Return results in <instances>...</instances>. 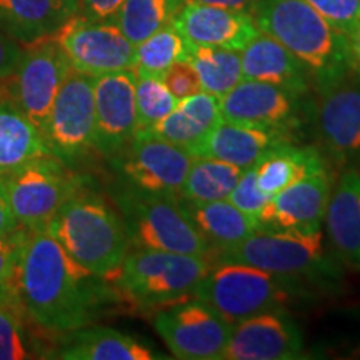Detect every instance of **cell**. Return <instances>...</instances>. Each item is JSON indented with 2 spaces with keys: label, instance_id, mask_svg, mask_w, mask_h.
Listing matches in <instances>:
<instances>
[{
  "label": "cell",
  "instance_id": "15",
  "mask_svg": "<svg viewBox=\"0 0 360 360\" xmlns=\"http://www.w3.org/2000/svg\"><path fill=\"white\" fill-rule=\"evenodd\" d=\"M300 97L277 85L244 79L219 98L220 115L227 122L290 132L300 124Z\"/></svg>",
  "mask_w": 360,
  "mask_h": 360
},
{
  "label": "cell",
  "instance_id": "6",
  "mask_svg": "<svg viewBox=\"0 0 360 360\" xmlns=\"http://www.w3.org/2000/svg\"><path fill=\"white\" fill-rule=\"evenodd\" d=\"M283 278L254 265L219 262L205 274L192 297L233 326L254 315L282 310L290 300Z\"/></svg>",
  "mask_w": 360,
  "mask_h": 360
},
{
  "label": "cell",
  "instance_id": "7",
  "mask_svg": "<svg viewBox=\"0 0 360 360\" xmlns=\"http://www.w3.org/2000/svg\"><path fill=\"white\" fill-rule=\"evenodd\" d=\"M82 188L80 177L56 155H40L0 175V191L24 229H42Z\"/></svg>",
  "mask_w": 360,
  "mask_h": 360
},
{
  "label": "cell",
  "instance_id": "5",
  "mask_svg": "<svg viewBox=\"0 0 360 360\" xmlns=\"http://www.w3.org/2000/svg\"><path fill=\"white\" fill-rule=\"evenodd\" d=\"M212 262L195 255L135 249L125 255L114 282L134 302L167 307L193 295Z\"/></svg>",
  "mask_w": 360,
  "mask_h": 360
},
{
  "label": "cell",
  "instance_id": "41",
  "mask_svg": "<svg viewBox=\"0 0 360 360\" xmlns=\"http://www.w3.org/2000/svg\"><path fill=\"white\" fill-rule=\"evenodd\" d=\"M187 2L205 4V6L231 8V11H240V12H249L250 13L257 0H187Z\"/></svg>",
  "mask_w": 360,
  "mask_h": 360
},
{
  "label": "cell",
  "instance_id": "3",
  "mask_svg": "<svg viewBox=\"0 0 360 360\" xmlns=\"http://www.w3.org/2000/svg\"><path fill=\"white\" fill-rule=\"evenodd\" d=\"M45 229L75 262L103 281H114L130 250L122 215L101 195L82 188L57 210Z\"/></svg>",
  "mask_w": 360,
  "mask_h": 360
},
{
  "label": "cell",
  "instance_id": "37",
  "mask_svg": "<svg viewBox=\"0 0 360 360\" xmlns=\"http://www.w3.org/2000/svg\"><path fill=\"white\" fill-rule=\"evenodd\" d=\"M24 236V227L0 236V290H7L12 285Z\"/></svg>",
  "mask_w": 360,
  "mask_h": 360
},
{
  "label": "cell",
  "instance_id": "42",
  "mask_svg": "<svg viewBox=\"0 0 360 360\" xmlns=\"http://www.w3.org/2000/svg\"><path fill=\"white\" fill-rule=\"evenodd\" d=\"M20 225H19V222H17V219L13 217L7 199L4 197L2 191H0V236L17 231Z\"/></svg>",
  "mask_w": 360,
  "mask_h": 360
},
{
  "label": "cell",
  "instance_id": "24",
  "mask_svg": "<svg viewBox=\"0 0 360 360\" xmlns=\"http://www.w3.org/2000/svg\"><path fill=\"white\" fill-rule=\"evenodd\" d=\"M53 359L64 360H152L154 350L132 335L107 327L77 328L70 332Z\"/></svg>",
  "mask_w": 360,
  "mask_h": 360
},
{
  "label": "cell",
  "instance_id": "16",
  "mask_svg": "<svg viewBox=\"0 0 360 360\" xmlns=\"http://www.w3.org/2000/svg\"><path fill=\"white\" fill-rule=\"evenodd\" d=\"M304 339L282 312H264L233 323L222 360H290L300 357Z\"/></svg>",
  "mask_w": 360,
  "mask_h": 360
},
{
  "label": "cell",
  "instance_id": "27",
  "mask_svg": "<svg viewBox=\"0 0 360 360\" xmlns=\"http://www.w3.org/2000/svg\"><path fill=\"white\" fill-rule=\"evenodd\" d=\"M70 17L57 0H0V29L22 45L56 34Z\"/></svg>",
  "mask_w": 360,
  "mask_h": 360
},
{
  "label": "cell",
  "instance_id": "21",
  "mask_svg": "<svg viewBox=\"0 0 360 360\" xmlns=\"http://www.w3.org/2000/svg\"><path fill=\"white\" fill-rule=\"evenodd\" d=\"M242 75L305 96L310 89L309 70L290 51L270 35L259 32L240 51Z\"/></svg>",
  "mask_w": 360,
  "mask_h": 360
},
{
  "label": "cell",
  "instance_id": "31",
  "mask_svg": "<svg viewBox=\"0 0 360 360\" xmlns=\"http://www.w3.org/2000/svg\"><path fill=\"white\" fill-rule=\"evenodd\" d=\"M187 0H125L114 24L134 45L172 24Z\"/></svg>",
  "mask_w": 360,
  "mask_h": 360
},
{
  "label": "cell",
  "instance_id": "9",
  "mask_svg": "<svg viewBox=\"0 0 360 360\" xmlns=\"http://www.w3.org/2000/svg\"><path fill=\"white\" fill-rule=\"evenodd\" d=\"M219 262L247 264L278 277H310L326 272L322 229L281 231L257 229L244 242L219 255Z\"/></svg>",
  "mask_w": 360,
  "mask_h": 360
},
{
  "label": "cell",
  "instance_id": "13",
  "mask_svg": "<svg viewBox=\"0 0 360 360\" xmlns=\"http://www.w3.org/2000/svg\"><path fill=\"white\" fill-rule=\"evenodd\" d=\"M119 167L132 187L160 195L180 197L193 155L157 135L137 130L120 152Z\"/></svg>",
  "mask_w": 360,
  "mask_h": 360
},
{
  "label": "cell",
  "instance_id": "38",
  "mask_svg": "<svg viewBox=\"0 0 360 360\" xmlns=\"http://www.w3.org/2000/svg\"><path fill=\"white\" fill-rule=\"evenodd\" d=\"M162 82L167 85L170 94L182 101V98L191 97L193 94L202 92L199 77L188 60H179L172 67H169L167 72L162 75Z\"/></svg>",
  "mask_w": 360,
  "mask_h": 360
},
{
  "label": "cell",
  "instance_id": "11",
  "mask_svg": "<svg viewBox=\"0 0 360 360\" xmlns=\"http://www.w3.org/2000/svg\"><path fill=\"white\" fill-rule=\"evenodd\" d=\"M42 137L49 152L60 160H72L94 148L96 139V101L94 77L72 69L58 90Z\"/></svg>",
  "mask_w": 360,
  "mask_h": 360
},
{
  "label": "cell",
  "instance_id": "17",
  "mask_svg": "<svg viewBox=\"0 0 360 360\" xmlns=\"http://www.w3.org/2000/svg\"><path fill=\"white\" fill-rule=\"evenodd\" d=\"M172 24L192 47L240 52L260 30L249 12L186 2Z\"/></svg>",
  "mask_w": 360,
  "mask_h": 360
},
{
  "label": "cell",
  "instance_id": "19",
  "mask_svg": "<svg viewBox=\"0 0 360 360\" xmlns=\"http://www.w3.org/2000/svg\"><path fill=\"white\" fill-rule=\"evenodd\" d=\"M332 195L328 169L309 175L270 199L260 229L319 231Z\"/></svg>",
  "mask_w": 360,
  "mask_h": 360
},
{
  "label": "cell",
  "instance_id": "2",
  "mask_svg": "<svg viewBox=\"0 0 360 360\" xmlns=\"http://www.w3.org/2000/svg\"><path fill=\"white\" fill-rule=\"evenodd\" d=\"M250 13L260 32L302 62L317 90L354 74L349 37L305 0H257Z\"/></svg>",
  "mask_w": 360,
  "mask_h": 360
},
{
  "label": "cell",
  "instance_id": "8",
  "mask_svg": "<svg viewBox=\"0 0 360 360\" xmlns=\"http://www.w3.org/2000/svg\"><path fill=\"white\" fill-rule=\"evenodd\" d=\"M70 70L69 58L53 34L25 44L15 70L0 79V101L20 110L42 132Z\"/></svg>",
  "mask_w": 360,
  "mask_h": 360
},
{
  "label": "cell",
  "instance_id": "36",
  "mask_svg": "<svg viewBox=\"0 0 360 360\" xmlns=\"http://www.w3.org/2000/svg\"><path fill=\"white\" fill-rule=\"evenodd\" d=\"M305 2L347 37L360 20V0H305Z\"/></svg>",
  "mask_w": 360,
  "mask_h": 360
},
{
  "label": "cell",
  "instance_id": "39",
  "mask_svg": "<svg viewBox=\"0 0 360 360\" xmlns=\"http://www.w3.org/2000/svg\"><path fill=\"white\" fill-rule=\"evenodd\" d=\"M125 0H79L75 15L92 22H114Z\"/></svg>",
  "mask_w": 360,
  "mask_h": 360
},
{
  "label": "cell",
  "instance_id": "28",
  "mask_svg": "<svg viewBox=\"0 0 360 360\" xmlns=\"http://www.w3.org/2000/svg\"><path fill=\"white\" fill-rule=\"evenodd\" d=\"M47 154L51 152L40 130L20 110L0 101V175Z\"/></svg>",
  "mask_w": 360,
  "mask_h": 360
},
{
  "label": "cell",
  "instance_id": "29",
  "mask_svg": "<svg viewBox=\"0 0 360 360\" xmlns=\"http://www.w3.org/2000/svg\"><path fill=\"white\" fill-rule=\"evenodd\" d=\"M244 170L227 162L193 157L180 191V199L192 202L225 200Z\"/></svg>",
  "mask_w": 360,
  "mask_h": 360
},
{
  "label": "cell",
  "instance_id": "1",
  "mask_svg": "<svg viewBox=\"0 0 360 360\" xmlns=\"http://www.w3.org/2000/svg\"><path fill=\"white\" fill-rule=\"evenodd\" d=\"M47 229H25L12 290L27 317L42 330L69 334L92 322L102 289Z\"/></svg>",
  "mask_w": 360,
  "mask_h": 360
},
{
  "label": "cell",
  "instance_id": "25",
  "mask_svg": "<svg viewBox=\"0 0 360 360\" xmlns=\"http://www.w3.org/2000/svg\"><path fill=\"white\" fill-rule=\"evenodd\" d=\"M254 167L259 188L274 197L292 184L326 170L327 165L315 147H297L294 142H287L274 147Z\"/></svg>",
  "mask_w": 360,
  "mask_h": 360
},
{
  "label": "cell",
  "instance_id": "35",
  "mask_svg": "<svg viewBox=\"0 0 360 360\" xmlns=\"http://www.w3.org/2000/svg\"><path fill=\"white\" fill-rule=\"evenodd\" d=\"M270 199H272V197L265 195L257 186L255 167H249L242 172L237 186L233 187L231 195L227 197V200L236 205L238 210H242V212L249 215L250 219H254L255 222L259 224V227L260 224H262L265 212H267Z\"/></svg>",
  "mask_w": 360,
  "mask_h": 360
},
{
  "label": "cell",
  "instance_id": "40",
  "mask_svg": "<svg viewBox=\"0 0 360 360\" xmlns=\"http://www.w3.org/2000/svg\"><path fill=\"white\" fill-rule=\"evenodd\" d=\"M24 45L0 29V79L11 75L19 64Z\"/></svg>",
  "mask_w": 360,
  "mask_h": 360
},
{
  "label": "cell",
  "instance_id": "33",
  "mask_svg": "<svg viewBox=\"0 0 360 360\" xmlns=\"http://www.w3.org/2000/svg\"><path fill=\"white\" fill-rule=\"evenodd\" d=\"M24 315L20 300L13 294L12 285L0 290V360L34 359L30 340L27 339Z\"/></svg>",
  "mask_w": 360,
  "mask_h": 360
},
{
  "label": "cell",
  "instance_id": "43",
  "mask_svg": "<svg viewBox=\"0 0 360 360\" xmlns=\"http://www.w3.org/2000/svg\"><path fill=\"white\" fill-rule=\"evenodd\" d=\"M349 45H350V60H352V70L354 74L360 79V20L354 30L349 35Z\"/></svg>",
  "mask_w": 360,
  "mask_h": 360
},
{
  "label": "cell",
  "instance_id": "18",
  "mask_svg": "<svg viewBox=\"0 0 360 360\" xmlns=\"http://www.w3.org/2000/svg\"><path fill=\"white\" fill-rule=\"evenodd\" d=\"M317 127L322 143L337 160L360 154V84L347 77L319 90Z\"/></svg>",
  "mask_w": 360,
  "mask_h": 360
},
{
  "label": "cell",
  "instance_id": "14",
  "mask_svg": "<svg viewBox=\"0 0 360 360\" xmlns=\"http://www.w3.org/2000/svg\"><path fill=\"white\" fill-rule=\"evenodd\" d=\"M135 80L137 75L132 69L94 77V148L107 157L119 155L137 132Z\"/></svg>",
  "mask_w": 360,
  "mask_h": 360
},
{
  "label": "cell",
  "instance_id": "30",
  "mask_svg": "<svg viewBox=\"0 0 360 360\" xmlns=\"http://www.w3.org/2000/svg\"><path fill=\"white\" fill-rule=\"evenodd\" d=\"M202 92L214 97H224L236 85L244 80L240 64V52L219 47H192L188 53Z\"/></svg>",
  "mask_w": 360,
  "mask_h": 360
},
{
  "label": "cell",
  "instance_id": "20",
  "mask_svg": "<svg viewBox=\"0 0 360 360\" xmlns=\"http://www.w3.org/2000/svg\"><path fill=\"white\" fill-rule=\"evenodd\" d=\"M287 142L294 141L285 130L250 127L222 119L188 152L193 157H209L245 170L254 167L274 147Z\"/></svg>",
  "mask_w": 360,
  "mask_h": 360
},
{
  "label": "cell",
  "instance_id": "32",
  "mask_svg": "<svg viewBox=\"0 0 360 360\" xmlns=\"http://www.w3.org/2000/svg\"><path fill=\"white\" fill-rule=\"evenodd\" d=\"M192 45L169 24L135 45L134 72L139 77H162L175 62L187 60Z\"/></svg>",
  "mask_w": 360,
  "mask_h": 360
},
{
  "label": "cell",
  "instance_id": "10",
  "mask_svg": "<svg viewBox=\"0 0 360 360\" xmlns=\"http://www.w3.org/2000/svg\"><path fill=\"white\" fill-rule=\"evenodd\" d=\"M154 327L174 357L222 360L232 326L202 300H180L162 307Z\"/></svg>",
  "mask_w": 360,
  "mask_h": 360
},
{
  "label": "cell",
  "instance_id": "12",
  "mask_svg": "<svg viewBox=\"0 0 360 360\" xmlns=\"http://www.w3.org/2000/svg\"><path fill=\"white\" fill-rule=\"evenodd\" d=\"M70 67L90 77L134 70L135 45L114 22H92L72 15L53 34Z\"/></svg>",
  "mask_w": 360,
  "mask_h": 360
},
{
  "label": "cell",
  "instance_id": "22",
  "mask_svg": "<svg viewBox=\"0 0 360 360\" xmlns=\"http://www.w3.org/2000/svg\"><path fill=\"white\" fill-rule=\"evenodd\" d=\"M332 245L349 267L360 270V174L349 169L339 177L326 212Z\"/></svg>",
  "mask_w": 360,
  "mask_h": 360
},
{
  "label": "cell",
  "instance_id": "34",
  "mask_svg": "<svg viewBox=\"0 0 360 360\" xmlns=\"http://www.w3.org/2000/svg\"><path fill=\"white\" fill-rule=\"evenodd\" d=\"M167 85L160 77H139L135 80V109L137 130H150L164 120L177 105Z\"/></svg>",
  "mask_w": 360,
  "mask_h": 360
},
{
  "label": "cell",
  "instance_id": "23",
  "mask_svg": "<svg viewBox=\"0 0 360 360\" xmlns=\"http://www.w3.org/2000/svg\"><path fill=\"white\" fill-rule=\"evenodd\" d=\"M184 212L209 244L217 262L219 255L233 249L257 231L259 224L225 200L192 202L180 199Z\"/></svg>",
  "mask_w": 360,
  "mask_h": 360
},
{
  "label": "cell",
  "instance_id": "26",
  "mask_svg": "<svg viewBox=\"0 0 360 360\" xmlns=\"http://www.w3.org/2000/svg\"><path fill=\"white\" fill-rule=\"evenodd\" d=\"M220 120L222 115L219 98L207 92H197L179 101L164 120L146 132L191 150Z\"/></svg>",
  "mask_w": 360,
  "mask_h": 360
},
{
  "label": "cell",
  "instance_id": "44",
  "mask_svg": "<svg viewBox=\"0 0 360 360\" xmlns=\"http://www.w3.org/2000/svg\"><path fill=\"white\" fill-rule=\"evenodd\" d=\"M57 2L65 8V11L70 13V15H75V12H77L79 0H57Z\"/></svg>",
  "mask_w": 360,
  "mask_h": 360
},
{
  "label": "cell",
  "instance_id": "4",
  "mask_svg": "<svg viewBox=\"0 0 360 360\" xmlns=\"http://www.w3.org/2000/svg\"><path fill=\"white\" fill-rule=\"evenodd\" d=\"M117 205L127 225L130 245L135 249L175 252L215 262L212 249L188 220L179 197L132 187L119 192Z\"/></svg>",
  "mask_w": 360,
  "mask_h": 360
}]
</instances>
